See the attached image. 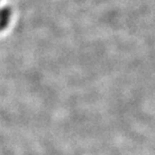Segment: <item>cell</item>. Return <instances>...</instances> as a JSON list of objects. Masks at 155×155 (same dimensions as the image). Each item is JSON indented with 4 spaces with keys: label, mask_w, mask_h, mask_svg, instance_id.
<instances>
[{
    "label": "cell",
    "mask_w": 155,
    "mask_h": 155,
    "mask_svg": "<svg viewBox=\"0 0 155 155\" xmlns=\"http://www.w3.org/2000/svg\"><path fill=\"white\" fill-rule=\"evenodd\" d=\"M11 16V8L9 6L0 8V31L4 30L8 26Z\"/></svg>",
    "instance_id": "6da1fadb"
}]
</instances>
